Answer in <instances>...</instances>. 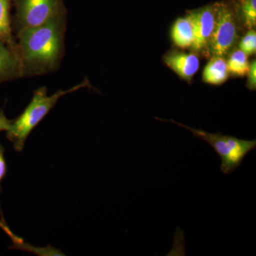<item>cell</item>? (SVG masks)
I'll return each instance as SVG.
<instances>
[{
  "instance_id": "9a60e30c",
  "label": "cell",
  "mask_w": 256,
  "mask_h": 256,
  "mask_svg": "<svg viewBox=\"0 0 256 256\" xmlns=\"http://www.w3.org/2000/svg\"><path fill=\"white\" fill-rule=\"evenodd\" d=\"M248 80L247 88L250 90H256V60H254L250 64L249 70L247 74Z\"/></svg>"
},
{
  "instance_id": "3957f363",
  "label": "cell",
  "mask_w": 256,
  "mask_h": 256,
  "mask_svg": "<svg viewBox=\"0 0 256 256\" xmlns=\"http://www.w3.org/2000/svg\"><path fill=\"white\" fill-rule=\"evenodd\" d=\"M156 119L160 121H164V122H172L178 126H181L190 131L193 134L194 137L210 144L220 156L222 160L220 170L223 174H230L240 168L244 158L256 148V140H242L234 136L222 134L220 132L217 133L207 132L204 130L188 127V126L176 122L173 120H168L160 119L158 118H156Z\"/></svg>"
},
{
  "instance_id": "8fae6325",
  "label": "cell",
  "mask_w": 256,
  "mask_h": 256,
  "mask_svg": "<svg viewBox=\"0 0 256 256\" xmlns=\"http://www.w3.org/2000/svg\"><path fill=\"white\" fill-rule=\"evenodd\" d=\"M171 38L178 48L182 50L192 48L194 41L193 28L188 15L178 18L174 22L171 30Z\"/></svg>"
},
{
  "instance_id": "6da1fadb",
  "label": "cell",
  "mask_w": 256,
  "mask_h": 256,
  "mask_svg": "<svg viewBox=\"0 0 256 256\" xmlns=\"http://www.w3.org/2000/svg\"><path fill=\"white\" fill-rule=\"evenodd\" d=\"M67 12L15 36L24 77L52 73L58 68L65 53Z\"/></svg>"
},
{
  "instance_id": "2e32d148",
  "label": "cell",
  "mask_w": 256,
  "mask_h": 256,
  "mask_svg": "<svg viewBox=\"0 0 256 256\" xmlns=\"http://www.w3.org/2000/svg\"><path fill=\"white\" fill-rule=\"evenodd\" d=\"M4 148L0 143V193L2 192V182L8 173V165L4 158Z\"/></svg>"
},
{
  "instance_id": "30bf717a",
  "label": "cell",
  "mask_w": 256,
  "mask_h": 256,
  "mask_svg": "<svg viewBox=\"0 0 256 256\" xmlns=\"http://www.w3.org/2000/svg\"><path fill=\"white\" fill-rule=\"evenodd\" d=\"M13 0H0V41L18 50L12 26Z\"/></svg>"
},
{
  "instance_id": "8992f818",
  "label": "cell",
  "mask_w": 256,
  "mask_h": 256,
  "mask_svg": "<svg viewBox=\"0 0 256 256\" xmlns=\"http://www.w3.org/2000/svg\"><path fill=\"white\" fill-rule=\"evenodd\" d=\"M186 15L191 20L193 28L194 41L192 50L196 53L206 54L214 28L216 4L190 10L186 12Z\"/></svg>"
},
{
  "instance_id": "ba28073f",
  "label": "cell",
  "mask_w": 256,
  "mask_h": 256,
  "mask_svg": "<svg viewBox=\"0 0 256 256\" xmlns=\"http://www.w3.org/2000/svg\"><path fill=\"white\" fill-rule=\"evenodd\" d=\"M24 77L18 50L0 41V84Z\"/></svg>"
},
{
  "instance_id": "9c48e42d",
  "label": "cell",
  "mask_w": 256,
  "mask_h": 256,
  "mask_svg": "<svg viewBox=\"0 0 256 256\" xmlns=\"http://www.w3.org/2000/svg\"><path fill=\"white\" fill-rule=\"evenodd\" d=\"M229 77L226 60L224 57L212 56L204 67L202 74V80L205 84L213 86H220Z\"/></svg>"
},
{
  "instance_id": "4fadbf2b",
  "label": "cell",
  "mask_w": 256,
  "mask_h": 256,
  "mask_svg": "<svg viewBox=\"0 0 256 256\" xmlns=\"http://www.w3.org/2000/svg\"><path fill=\"white\" fill-rule=\"evenodd\" d=\"M226 65L229 74L235 77L246 76L250 67L248 56L240 50H234L232 52Z\"/></svg>"
},
{
  "instance_id": "7a4b0ae2",
  "label": "cell",
  "mask_w": 256,
  "mask_h": 256,
  "mask_svg": "<svg viewBox=\"0 0 256 256\" xmlns=\"http://www.w3.org/2000/svg\"><path fill=\"white\" fill-rule=\"evenodd\" d=\"M88 85V80L86 78L70 88L60 89L50 96L48 94L46 87H40L35 90L28 105L18 117L11 120L9 129L6 131V137L12 143L15 150L18 152L23 150L30 134L54 108L60 98L87 87Z\"/></svg>"
},
{
  "instance_id": "52a82bcc",
  "label": "cell",
  "mask_w": 256,
  "mask_h": 256,
  "mask_svg": "<svg viewBox=\"0 0 256 256\" xmlns=\"http://www.w3.org/2000/svg\"><path fill=\"white\" fill-rule=\"evenodd\" d=\"M163 60L180 78L186 82H192L200 68V58L194 53L172 50L163 56Z\"/></svg>"
},
{
  "instance_id": "e0dca14e",
  "label": "cell",
  "mask_w": 256,
  "mask_h": 256,
  "mask_svg": "<svg viewBox=\"0 0 256 256\" xmlns=\"http://www.w3.org/2000/svg\"><path fill=\"white\" fill-rule=\"evenodd\" d=\"M10 124H11V120L8 119L2 110H0V132L8 130Z\"/></svg>"
},
{
  "instance_id": "ac0fdd59",
  "label": "cell",
  "mask_w": 256,
  "mask_h": 256,
  "mask_svg": "<svg viewBox=\"0 0 256 256\" xmlns=\"http://www.w3.org/2000/svg\"><path fill=\"white\" fill-rule=\"evenodd\" d=\"M0 228L2 229L3 230L8 234V236L12 239L14 242L18 239V237H16V236L14 235V234L12 232V230H10L9 227H8V226L6 225V224L5 223V222H3V220H0Z\"/></svg>"
},
{
  "instance_id": "7c38bea8",
  "label": "cell",
  "mask_w": 256,
  "mask_h": 256,
  "mask_svg": "<svg viewBox=\"0 0 256 256\" xmlns=\"http://www.w3.org/2000/svg\"><path fill=\"white\" fill-rule=\"evenodd\" d=\"M239 22L247 30L256 26V0H238L234 6Z\"/></svg>"
},
{
  "instance_id": "5b68a950",
  "label": "cell",
  "mask_w": 256,
  "mask_h": 256,
  "mask_svg": "<svg viewBox=\"0 0 256 256\" xmlns=\"http://www.w3.org/2000/svg\"><path fill=\"white\" fill-rule=\"evenodd\" d=\"M216 4L214 28L206 54L225 56L232 52L238 38L239 21L234 6L226 2Z\"/></svg>"
},
{
  "instance_id": "277c9868",
  "label": "cell",
  "mask_w": 256,
  "mask_h": 256,
  "mask_svg": "<svg viewBox=\"0 0 256 256\" xmlns=\"http://www.w3.org/2000/svg\"><path fill=\"white\" fill-rule=\"evenodd\" d=\"M14 36L67 12L64 0H13Z\"/></svg>"
},
{
  "instance_id": "5bb4252c",
  "label": "cell",
  "mask_w": 256,
  "mask_h": 256,
  "mask_svg": "<svg viewBox=\"0 0 256 256\" xmlns=\"http://www.w3.org/2000/svg\"><path fill=\"white\" fill-rule=\"evenodd\" d=\"M239 50L249 56L256 52V32L254 28L249 30L239 43Z\"/></svg>"
}]
</instances>
